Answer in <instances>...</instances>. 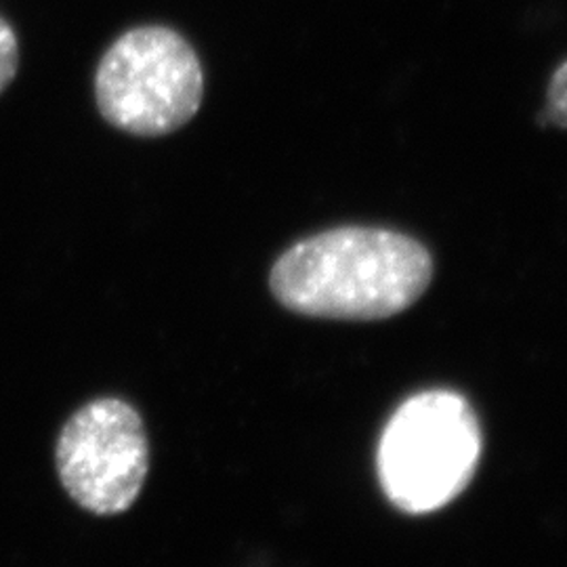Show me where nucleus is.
I'll use <instances>...</instances> for the list:
<instances>
[{"mask_svg": "<svg viewBox=\"0 0 567 567\" xmlns=\"http://www.w3.org/2000/svg\"><path fill=\"white\" fill-rule=\"evenodd\" d=\"M431 278L433 257L416 238L347 225L292 244L271 267L269 286L299 316L372 322L416 303Z\"/></svg>", "mask_w": 567, "mask_h": 567, "instance_id": "nucleus-1", "label": "nucleus"}, {"mask_svg": "<svg viewBox=\"0 0 567 567\" xmlns=\"http://www.w3.org/2000/svg\"><path fill=\"white\" fill-rule=\"evenodd\" d=\"M480 456L475 410L463 395L433 389L408 398L393 412L379 442L377 471L393 507L423 515L465 492Z\"/></svg>", "mask_w": 567, "mask_h": 567, "instance_id": "nucleus-2", "label": "nucleus"}, {"mask_svg": "<svg viewBox=\"0 0 567 567\" xmlns=\"http://www.w3.org/2000/svg\"><path fill=\"white\" fill-rule=\"evenodd\" d=\"M95 97L103 118L124 133L168 135L200 110L203 65L175 30L135 28L105 51L95 76Z\"/></svg>", "mask_w": 567, "mask_h": 567, "instance_id": "nucleus-3", "label": "nucleus"}, {"mask_svg": "<svg viewBox=\"0 0 567 567\" xmlns=\"http://www.w3.org/2000/svg\"><path fill=\"white\" fill-rule=\"evenodd\" d=\"M20 68V47L13 28L0 18V93L13 82Z\"/></svg>", "mask_w": 567, "mask_h": 567, "instance_id": "nucleus-6", "label": "nucleus"}, {"mask_svg": "<svg viewBox=\"0 0 567 567\" xmlns=\"http://www.w3.org/2000/svg\"><path fill=\"white\" fill-rule=\"evenodd\" d=\"M540 124L567 128V60L550 76L547 107L540 114Z\"/></svg>", "mask_w": 567, "mask_h": 567, "instance_id": "nucleus-5", "label": "nucleus"}, {"mask_svg": "<svg viewBox=\"0 0 567 567\" xmlns=\"http://www.w3.org/2000/svg\"><path fill=\"white\" fill-rule=\"evenodd\" d=\"M58 473L70 498L95 515H118L142 492L150 447L140 412L118 398L82 405L61 429Z\"/></svg>", "mask_w": 567, "mask_h": 567, "instance_id": "nucleus-4", "label": "nucleus"}]
</instances>
